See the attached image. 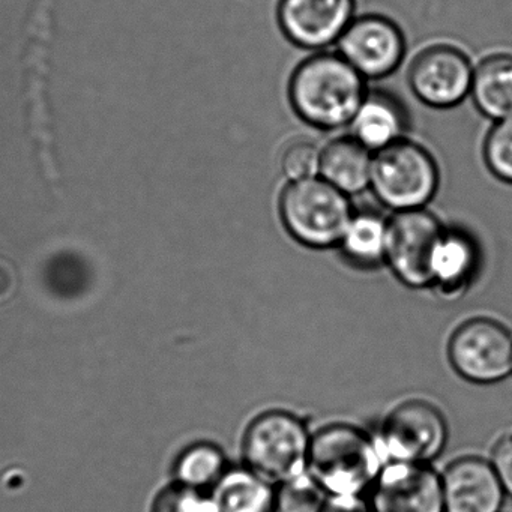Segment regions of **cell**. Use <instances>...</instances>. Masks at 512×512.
<instances>
[{
	"label": "cell",
	"instance_id": "1",
	"mask_svg": "<svg viewBox=\"0 0 512 512\" xmlns=\"http://www.w3.org/2000/svg\"><path fill=\"white\" fill-rule=\"evenodd\" d=\"M367 92V80L337 52L308 56L287 85L295 115L322 131L349 127Z\"/></svg>",
	"mask_w": 512,
	"mask_h": 512
},
{
	"label": "cell",
	"instance_id": "2",
	"mask_svg": "<svg viewBox=\"0 0 512 512\" xmlns=\"http://www.w3.org/2000/svg\"><path fill=\"white\" fill-rule=\"evenodd\" d=\"M383 466L376 436L355 425H326L311 437L307 472L328 496H364Z\"/></svg>",
	"mask_w": 512,
	"mask_h": 512
},
{
	"label": "cell",
	"instance_id": "3",
	"mask_svg": "<svg viewBox=\"0 0 512 512\" xmlns=\"http://www.w3.org/2000/svg\"><path fill=\"white\" fill-rule=\"evenodd\" d=\"M278 212L287 233L314 250L338 247L355 214L350 197L320 176L289 182L281 191Z\"/></svg>",
	"mask_w": 512,
	"mask_h": 512
},
{
	"label": "cell",
	"instance_id": "4",
	"mask_svg": "<svg viewBox=\"0 0 512 512\" xmlns=\"http://www.w3.org/2000/svg\"><path fill=\"white\" fill-rule=\"evenodd\" d=\"M311 437L304 419L268 410L253 419L242 440L244 466L277 485L307 472Z\"/></svg>",
	"mask_w": 512,
	"mask_h": 512
},
{
	"label": "cell",
	"instance_id": "5",
	"mask_svg": "<svg viewBox=\"0 0 512 512\" xmlns=\"http://www.w3.org/2000/svg\"><path fill=\"white\" fill-rule=\"evenodd\" d=\"M439 184L436 158L407 137L374 154L370 190L394 212L424 209L436 196Z\"/></svg>",
	"mask_w": 512,
	"mask_h": 512
},
{
	"label": "cell",
	"instance_id": "6",
	"mask_svg": "<svg viewBox=\"0 0 512 512\" xmlns=\"http://www.w3.org/2000/svg\"><path fill=\"white\" fill-rule=\"evenodd\" d=\"M374 436L385 464H431L446 448L448 422L434 404L407 400L386 415Z\"/></svg>",
	"mask_w": 512,
	"mask_h": 512
},
{
	"label": "cell",
	"instance_id": "7",
	"mask_svg": "<svg viewBox=\"0 0 512 512\" xmlns=\"http://www.w3.org/2000/svg\"><path fill=\"white\" fill-rule=\"evenodd\" d=\"M445 226L427 209L394 212L388 220L385 265L409 289L433 287V260Z\"/></svg>",
	"mask_w": 512,
	"mask_h": 512
},
{
	"label": "cell",
	"instance_id": "8",
	"mask_svg": "<svg viewBox=\"0 0 512 512\" xmlns=\"http://www.w3.org/2000/svg\"><path fill=\"white\" fill-rule=\"evenodd\" d=\"M449 364L476 385H493L512 374V334L488 317L461 323L448 341Z\"/></svg>",
	"mask_w": 512,
	"mask_h": 512
},
{
	"label": "cell",
	"instance_id": "9",
	"mask_svg": "<svg viewBox=\"0 0 512 512\" xmlns=\"http://www.w3.org/2000/svg\"><path fill=\"white\" fill-rule=\"evenodd\" d=\"M473 70L475 65L463 50L449 44H433L413 58L407 85L424 106L454 109L470 97Z\"/></svg>",
	"mask_w": 512,
	"mask_h": 512
},
{
	"label": "cell",
	"instance_id": "10",
	"mask_svg": "<svg viewBox=\"0 0 512 512\" xmlns=\"http://www.w3.org/2000/svg\"><path fill=\"white\" fill-rule=\"evenodd\" d=\"M340 53L365 80H380L398 70L406 38L394 20L380 14L355 17L337 43Z\"/></svg>",
	"mask_w": 512,
	"mask_h": 512
},
{
	"label": "cell",
	"instance_id": "11",
	"mask_svg": "<svg viewBox=\"0 0 512 512\" xmlns=\"http://www.w3.org/2000/svg\"><path fill=\"white\" fill-rule=\"evenodd\" d=\"M355 19V0H278L277 22L299 49L325 52L337 46Z\"/></svg>",
	"mask_w": 512,
	"mask_h": 512
},
{
	"label": "cell",
	"instance_id": "12",
	"mask_svg": "<svg viewBox=\"0 0 512 512\" xmlns=\"http://www.w3.org/2000/svg\"><path fill=\"white\" fill-rule=\"evenodd\" d=\"M368 493L373 512H445L442 478L431 464L386 463Z\"/></svg>",
	"mask_w": 512,
	"mask_h": 512
},
{
	"label": "cell",
	"instance_id": "13",
	"mask_svg": "<svg viewBox=\"0 0 512 512\" xmlns=\"http://www.w3.org/2000/svg\"><path fill=\"white\" fill-rule=\"evenodd\" d=\"M445 512H500L505 490L490 460L466 455L440 473Z\"/></svg>",
	"mask_w": 512,
	"mask_h": 512
},
{
	"label": "cell",
	"instance_id": "14",
	"mask_svg": "<svg viewBox=\"0 0 512 512\" xmlns=\"http://www.w3.org/2000/svg\"><path fill=\"white\" fill-rule=\"evenodd\" d=\"M350 136L376 152L406 139L409 113L400 98L386 91H368L349 124Z\"/></svg>",
	"mask_w": 512,
	"mask_h": 512
},
{
	"label": "cell",
	"instance_id": "15",
	"mask_svg": "<svg viewBox=\"0 0 512 512\" xmlns=\"http://www.w3.org/2000/svg\"><path fill=\"white\" fill-rule=\"evenodd\" d=\"M481 265L479 245L469 233L445 227L433 260V287L443 296H457L478 275Z\"/></svg>",
	"mask_w": 512,
	"mask_h": 512
},
{
	"label": "cell",
	"instance_id": "16",
	"mask_svg": "<svg viewBox=\"0 0 512 512\" xmlns=\"http://www.w3.org/2000/svg\"><path fill=\"white\" fill-rule=\"evenodd\" d=\"M373 157L352 136L338 137L322 148L319 176L346 196H358L370 188Z\"/></svg>",
	"mask_w": 512,
	"mask_h": 512
},
{
	"label": "cell",
	"instance_id": "17",
	"mask_svg": "<svg viewBox=\"0 0 512 512\" xmlns=\"http://www.w3.org/2000/svg\"><path fill=\"white\" fill-rule=\"evenodd\" d=\"M470 98L479 113L497 122L512 116V53L485 56L473 70Z\"/></svg>",
	"mask_w": 512,
	"mask_h": 512
},
{
	"label": "cell",
	"instance_id": "18",
	"mask_svg": "<svg viewBox=\"0 0 512 512\" xmlns=\"http://www.w3.org/2000/svg\"><path fill=\"white\" fill-rule=\"evenodd\" d=\"M211 496L218 512H277V487L247 466L229 467Z\"/></svg>",
	"mask_w": 512,
	"mask_h": 512
},
{
	"label": "cell",
	"instance_id": "19",
	"mask_svg": "<svg viewBox=\"0 0 512 512\" xmlns=\"http://www.w3.org/2000/svg\"><path fill=\"white\" fill-rule=\"evenodd\" d=\"M388 220L373 211L355 212L338 248L344 259L362 269L385 265Z\"/></svg>",
	"mask_w": 512,
	"mask_h": 512
},
{
	"label": "cell",
	"instance_id": "20",
	"mask_svg": "<svg viewBox=\"0 0 512 512\" xmlns=\"http://www.w3.org/2000/svg\"><path fill=\"white\" fill-rule=\"evenodd\" d=\"M176 469L181 485L202 491L203 488H214L229 467L218 446L199 443L182 454Z\"/></svg>",
	"mask_w": 512,
	"mask_h": 512
},
{
	"label": "cell",
	"instance_id": "21",
	"mask_svg": "<svg viewBox=\"0 0 512 512\" xmlns=\"http://www.w3.org/2000/svg\"><path fill=\"white\" fill-rule=\"evenodd\" d=\"M328 493L305 472L277 485V512H322Z\"/></svg>",
	"mask_w": 512,
	"mask_h": 512
},
{
	"label": "cell",
	"instance_id": "22",
	"mask_svg": "<svg viewBox=\"0 0 512 512\" xmlns=\"http://www.w3.org/2000/svg\"><path fill=\"white\" fill-rule=\"evenodd\" d=\"M482 158L497 181L512 185V116L493 122L485 134Z\"/></svg>",
	"mask_w": 512,
	"mask_h": 512
},
{
	"label": "cell",
	"instance_id": "23",
	"mask_svg": "<svg viewBox=\"0 0 512 512\" xmlns=\"http://www.w3.org/2000/svg\"><path fill=\"white\" fill-rule=\"evenodd\" d=\"M322 148L313 140L298 137L284 146L280 167L287 181L295 182L319 176Z\"/></svg>",
	"mask_w": 512,
	"mask_h": 512
},
{
	"label": "cell",
	"instance_id": "24",
	"mask_svg": "<svg viewBox=\"0 0 512 512\" xmlns=\"http://www.w3.org/2000/svg\"><path fill=\"white\" fill-rule=\"evenodd\" d=\"M154 512H218V509L212 496H206L194 488L178 485L169 488L158 497Z\"/></svg>",
	"mask_w": 512,
	"mask_h": 512
},
{
	"label": "cell",
	"instance_id": "25",
	"mask_svg": "<svg viewBox=\"0 0 512 512\" xmlns=\"http://www.w3.org/2000/svg\"><path fill=\"white\" fill-rule=\"evenodd\" d=\"M490 463L506 496L512 497V431L497 440L491 451Z\"/></svg>",
	"mask_w": 512,
	"mask_h": 512
},
{
	"label": "cell",
	"instance_id": "26",
	"mask_svg": "<svg viewBox=\"0 0 512 512\" xmlns=\"http://www.w3.org/2000/svg\"><path fill=\"white\" fill-rule=\"evenodd\" d=\"M322 512H373L364 496H328Z\"/></svg>",
	"mask_w": 512,
	"mask_h": 512
}]
</instances>
